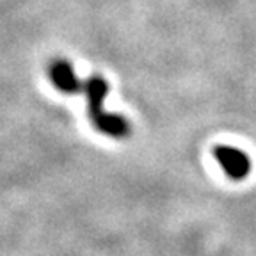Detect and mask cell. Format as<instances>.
<instances>
[{
	"mask_svg": "<svg viewBox=\"0 0 256 256\" xmlns=\"http://www.w3.org/2000/svg\"><path fill=\"white\" fill-rule=\"evenodd\" d=\"M216 156L219 160V164L222 166L224 172L233 180H240V178H246L249 174L251 162L244 152L232 148V146H219L216 150Z\"/></svg>",
	"mask_w": 256,
	"mask_h": 256,
	"instance_id": "6da1fadb",
	"label": "cell"
},
{
	"mask_svg": "<svg viewBox=\"0 0 256 256\" xmlns=\"http://www.w3.org/2000/svg\"><path fill=\"white\" fill-rule=\"evenodd\" d=\"M50 76H52V82L56 84L57 89H60L62 92H78L82 89L80 80L76 78L75 72L70 66L66 60H56L50 68Z\"/></svg>",
	"mask_w": 256,
	"mask_h": 256,
	"instance_id": "7a4b0ae2",
	"label": "cell"
},
{
	"mask_svg": "<svg viewBox=\"0 0 256 256\" xmlns=\"http://www.w3.org/2000/svg\"><path fill=\"white\" fill-rule=\"evenodd\" d=\"M84 89L89 102V114H91V120H94L96 116H100L104 112V98L108 92V86L104 78L94 76V78H89L86 82Z\"/></svg>",
	"mask_w": 256,
	"mask_h": 256,
	"instance_id": "3957f363",
	"label": "cell"
},
{
	"mask_svg": "<svg viewBox=\"0 0 256 256\" xmlns=\"http://www.w3.org/2000/svg\"><path fill=\"white\" fill-rule=\"evenodd\" d=\"M92 123L96 124V128L100 132L107 134L110 137H124L128 136L130 128L128 123L124 121V118L118 116V114H108V112H102L100 116H96L92 120Z\"/></svg>",
	"mask_w": 256,
	"mask_h": 256,
	"instance_id": "277c9868",
	"label": "cell"
}]
</instances>
